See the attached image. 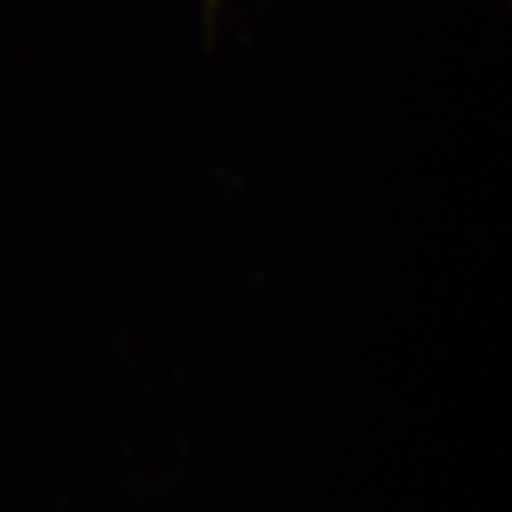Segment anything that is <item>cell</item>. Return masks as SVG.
I'll return each instance as SVG.
<instances>
[{
    "instance_id": "cell-1",
    "label": "cell",
    "mask_w": 512,
    "mask_h": 512,
    "mask_svg": "<svg viewBox=\"0 0 512 512\" xmlns=\"http://www.w3.org/2000/svg\"><path fill=\"white\" fill-rule=\"evenodd\" d=\"M207 4H210V10H213V4H217V0H207Z\"/></svg>"
}]
</instances>
